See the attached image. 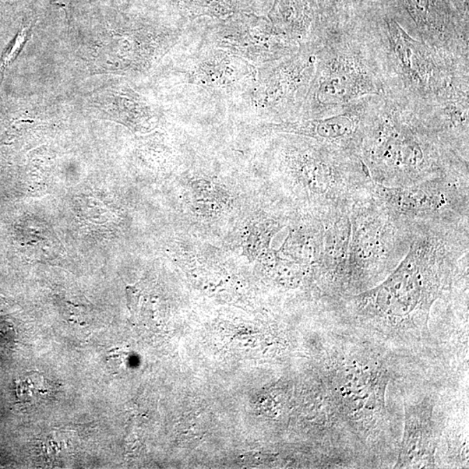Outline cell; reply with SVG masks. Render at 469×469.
Masks as SVG:
<instances>
[{
	"instance_id": "cell-9",
	"label": "cell",
	"mask_w": 469,
	"mask_h": 469,
	"mask_svg": "<svg viewBox=\"0 0 469 469\" xmlns=\"http://www.w3.org/2000/svg\"><path fill=\"white\" fill-rule=\"evenodd\" d=\"M216 40L221 48L262 66L293 54L301 48L281 33L270 20H259L256 26L250 24L243 29L225 28L217 34Z\"/></svg>"
},
{
	"instance_id": "cell-7",
	"label": "cell",
	"mask_w": 469,
	"mask_h": 469,
	"mask_svg": "<svg viewBox=\"0 0 469 469\" xmlns=\"http://www.w3.org/2000/svg\"><path fill=\"white\" fill-rule=\"evenodd\" d=\"M316 45L263 66L257 84V107L277 123L295 121L301 116L315 75Z\"/></svg>"
},
{
	"instance_id": "cell-13",
	"label": "cell",
	"mask_w": 469,
	"mask_h": 469,
	"mask_svg": "<svg viewBox=\"0 0 469 469\" xmlns=\"http://www.w3.org/2000/svg\"><path fill=\"white\" fill-rule=\"evenodd\" d=\"M28 33H29V28H24L22 31H20L19 35L16 38L15 42H14L12 48L10 49L7 54L3 56L2 59L1 66H0V72L3 73L7 66L10 65V63L16 59L17 54L22 48L23 45L26 43L28 37Z\"/></svg>"
},
{
	"instance_id": "cell-12",
	"label": "cell",
	"mask_w": 469,
	"mask_h": 469,
	"mask_svg": "<svg viewBox=\"0 0 469 469\" xmlns=\"http://www.w3.org/2000/svg\"><path fill=\"white\" fill-rule=\"evenodd\" d=\"M322 17L325 26L351 21L352 9L358 7L365 0H320Z\"/></svg>"
},
{
	"instance_id": "cell-4",
	"label": "cell",
	"mask_w": 469,
	"mask_h": 469,
	"mask_svg": "<svg viewBox=\"0 0 469 469\" xmlns=\"http://www.w3.org/2000/svg\"><path fill=\"white\" fill-rule=\"evenodd\" d=\"M316 52L315 75L299 119L326 117L362 98L389 93L360 20L326 26Z\"/></svg>"
},
{
	"instance_id": "cell-8",
	"label": "cell",
	"mask_w": 469,
	"mask_h": 469,
	"mask_svg": "<svg viewBox=\"0 0 469 469\" xmlns=\"http://www.w3.org/2000/svg\"><path fill=\"white\" fill-rule=\"evenodd\" d=\"M374 97L362 98L326 117L272 123L271 132L308 137L359 157Z\"/></svg>"
},
{
	"instance_id": "cell-6",
	"label": "cell",
	"mask_w": 469,
	"mask_h": 469,
	"mask_svg": "<svg viewBox=\"0 0 469 469\" xmlns=\"http://www.w3.org/2000/svg\"><path fill=\"white\" fill-rule=\"evenodd\" d=\"M372 200L353 204L351 213V238L345 270L344 283L351 284L376 274L393 261L401 249V231L412 226L394 217L372 196Z\"/></svg>"
},
{
	"instance_id": "cell-3",
	"label": "cell",
	"mask_w": 469,
	"mask_h": 469,
	"mask_svg": "<svg viewBox=\"0 0 469 469\" xmlns=\"http://www.w3.org/2000/svg\"><path fill=\"white\" fill-rule=\"evenodd\" d=\"M385 77L389 93L419 109L458 89H469V63L412 37L394 14L360 20Z\"/></svg>"
},
{
	"instance_id": "cell-5",
	"label": "cell",
	"mask_w": 469,
	"mask_h": 469,
	"mask_svg": "<svg viewBox=\"0 0 469 469\" xmlns=\"http://www.w3.org/2000/svg\"><path fill=\"white\" fill-rule=\"evenodd\" d=\"M468 175L443 176L403 187H386L374 183L372 195L398 220L412 225L454 223L461 213L467 214L468 189H458V183ZM465 216V215H463ZM468 217V216H466Z\"/></svg>"
},
{
	"instance_id": "cell-14",
	"label": "cell",
	"mask_w": 469,
	"mask_h": 469,
	"mask_svg": "<svg viewBox=\"0 0 469 469\" xmlns=\"http://www.w3.org/2000/svg\"><path fill=\"white\" fill-rule=\"evenodd\" d=\"M127 301L130 312H134L137 309L139 302V291L136 287L128 286L126 289Z\"/></svg>"
},
{
	"instance_id": "cell-10",
	"label": "cell",
	"mask_w": 469,
	"mask_h": 469,
	"mask_svg": "<svg viewBox=\"0 0 469 469\" xmlns=\"http://www.w3.org/2000/svg\"><path fill=\"white\" fill-rule=\"evenodd\" d=\"M418 110L440 140L468 160L469 89L456 90Z\"/></svg>"
},
{
	"instance_id": "cell-2",
	"label": "cell",
	"mask_w": 469,
	"mask_h": 469,
	"mask_svg": "<svg viewBox=\"0 0 469 469\" xmlns=\"http://www.w3.org/2000/svg\"><path fill=\"white\" fill-rule=\"evenodd\" d=\"M359 157L372 181L386 187L468 175V160L440 140L415 105L391 94L374 98Z\"/></svg>"
},
{
	"instance_id": "cell-11",
	"label": "cell",
	"mask_w": 469,
	"mask_h": 469,
	"mask_svg": "<svg viewBox=\"0 0 469 469\" xmlns=\"http://www.w3.org/2000/svg\"><path fill=\"white\" fill-rule=\"evenodd\" d=\"M405 426L397 468H425L435 463L436 443L433 423V403H405Z\"/></svg>"
},
{
	"instance_id": "cell-1",
	"label": "cell",
	"mask_w": 469,
	"mask_h": 469,
	"mask_svg": "<svg viewBox=\"0 0 469 469\" xmlns=\"http://www.w3.org/2000/svg\"><path fill=\"white\" fill-rule=\"evenodd\" d=\"M458 224L416 225L410 250L379 286L354 296L352 312L380 332L416 337L428 332L430 309L450 284L454 266L468 243L460 245Z\"/></svg>"
}]
</instances>
